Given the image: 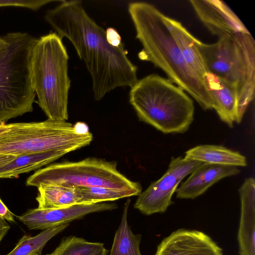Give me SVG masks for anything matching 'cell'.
<instances>
[{
    "label": "cell",
    "mask_w": 255,
    "mask_h": 255,
    "mask_svg": "<svg viewBox=\"0 0 255 255\" xmlns=\"http://www.w3.org/2000/svg\"><path fill=\"white\" fill-rule=\"evenodd\" d=\"M198 17L210 32L220 38H234L250 32L243 23L223 1L191 0Z\"/></svg>",
    "instance_id": "8fae6325"
},
{
    "label": "cell",
    "mask_w": 255,
    "mask_h": 255,
    "mask_svg": "<svg viewBox=\"0 0 255 255\" xmlns=\"http://www.w3.org/2000/svg\"><path fill=\"white\" fill-rule=\"evenodd\" d=\"M9 127V124H0V134L6 131Z\"/></svg>",
    "instance_id": "f546056e"
},
{
    "label": "cell",
    "mask_w": 255,
    "mask_h": 255,
    "mask_svg": "<svg viewBox=\"0 0 255 255\" xmlns=\"http://www.w3.org/2000/svg\"><path fill=\"white\" fill-rule=\"evenodd\" d=\"M67 154L61 151L24 154L0 166V178H17L19 175L38 170Z\"/></svg>",
    "instance_id": "2e32d148"
},
{
    "label": "cell",
    "mask_w": 255,
    "mask_h": 255,
    "mask_svg": "<svg viewBox=\"0 0 255 255\" xmlns=\"http://www.w3.org/2000/svg\"><path fill=\"white\" fill-rule=\"evenodd\" d=\"M129 13L142 49L141 60L161 69L168 79L191 95L204 110L213 109V101L204 80L186 63L164 19L165 15L150 3H129Z\"/></svg>",
    "instance_id": "7a4b0ae2"
},
{
    "label": "cell",
    "mask_w": 255,
    "mask_h": 255,
    "mask_svg": "<svg viewBox=\"0 0 255 255\" xmlns=\"http://www.w3.org/2000/svg\"><path fill=\"white\" fill-rule=\"evenodd\" d=\"M69 225L67 223L44 230L34 237L25 235L18 240L15 248L5 255H31L35 253L41 255L46 243Z\"/></svg>",
    "instance_id": "ffe728a7"
},
{
    "label": "cell",
    "mask_w": 255,
    "mask_h": 255,
    "mask_svg": "<svg viewBox=\"0 0 255 255\" xmlns=\"http://www.w3.org/2000/svg\"><path fill=\"white\" fill-rule=\"evenodd\" d=\"M197 45L208 71L236 91L237 123H241L255 90V42L250 32L222 37L212 44L198 39Z\"/></svg>",
    "instance_id": "5b68a950"
},
{
    "label": "cell",
    "mask_w": 255,
    "mask_h": 255,
    "mask_svg": "<svg viewBox=\"0 0 255 255\" xmlns=\"http://www.w3.org/2000/svg\"><path fill=\"white\" fill-rule=\"evenodd\" d=\"M214 109L220 120L229 127L237 123V99L235 90L223 80L211 73L204 76Z\"/></svg>",
    "instance_id": "5bb4252c"
},
{
    "label": "cell",
    "mask_w": 255,
    "mask_h": 255,
    "mask_svg": "<svg viewBox=\"0 0 255 255\" xmlns=\"http://www.w3.org/2000/svg\"><path fill=\"white\" fill-rule=\"evenodd\" d=\"M108 251L104 247L103 249L93 255H108Z\"/></svg>",
    "instance_id": "4dcf8cb0"
},
{
    "label": "cell",
    "mask_w": 255,
    "mask_h": 255,
    "mask_svg": "<svg viewBox=\"0 0 255 255\" xmlns=\"http://www.w3.org/2000/svg\"><path fill=\"white\" fill-rule=\"evenodd\" d=\"M0 217L9 222H14V215L5 206L0 197Z\"/></svg>",
    "instance_id": "484cf974"
},
{
    "label": "cell",
    "mask_w": 255,
    "mask_h": 255,
    "mask_svg": "<svg viewBox=\"0 0 255 255\" xmlns=\"http://www.w3.org/2000/svg\"></svg>",
    "instance_id": "d6a6232c"
},
{
    "label": "cell",
    "mask_w": 255,
    "mask_h": 255,
    "mask_svg": "<svg viewBox=\"0 0 255 255\" xmlns=\"http://www.w3.org/2000/svg\"><path fill=\"white\" fill-rule=\"evenodd\" d=\"M130 202L125 203L121 222L116 231L109 255H142L139 250L141 235L134 234L128 223V212Z\"/></svg>",
    "instance_id": "d6986e66"
},
{
    "label": "cell",
    "mask_w": 255,
    "mask_h": 255,
    "mask_svg": "<svg viewBox=\"0 0 255 255\" xmlns=\"http://www.w3.org/2000/svg\"><path fill=\"white\" fill-rule=\"evenodd\" d=\"M116 203L105 202L78 204L58 209H30L17 216V219L30 230H46L83 218L89 214L113 210L118 208Z\"/></svg>",
    "instance_id": "30bf717a"
},
{
    "label": "cell",
    "mask_w": 255,
    "mask_h": 255,
    "mask_svg": "<svg viewBox=\"0 0 255 255\" xmlns=\"http://www.w3.org/2000/svg\"><path fill=\"white\" fill-rule=\"evenodd\" d=\"M184 157L203 163L236 167L247 165L246 157L240 152L217 145L195 146L185 152Z\"/></svg>",
    "instance_id": "ac0fdd59"
},
{
    "label": "cell",
    "mask_w": 255,
    "mask_h": 255,
    "mask_svg": "<svg viewBox=\"0 0 255 255\" xmlns=\"http://www.w3.org/2000/svg\"><path fill=\"white\" fill-rule=\"evenodd\" d=\"M106 39L113 46L119 47L123 45L122 38L118 32L113 27H108L106 30Z\"/></svg>",
    "instance_id": "d4e9b609"
},
{
    "label": "cell",
    "mask_w": 255,
    "mask_h": 255,
    "mask_svg": "<svg viewBox=\"0 0 255 255\" xmlns=\"http://www.w3.org/2000/svg\"><path fill=\"white\" fill-rule=\"evenodd\" d=\"M154 255H223L222 249L201 231L179 229L165 238Z\"/></svg>",
    "instance_id": "7c38bea8"
},
{
    "label": "cell",
    "mask_w": 255,
    "mask_h": 255,
    "mask_svg": "<svg viewBox=\"0 0 255 255\" xmlns=\"http://www.w3.org/2000/svg\"><path fill=\"white\" fill-rule=\"evenodd\" d=\"M25 183L36 187L41 184H54L130 190L139 194L142 192L139 182L129 180L118 170L117 162L96 157L51 164L36 170Z\"/></svg>",
    "instance_id": "ba28073f"
},
{
    "label": "cell",
    "mask_w": 255,
    "mask_h": 255,
    "mask_svg": "<svg viewBox=\"0 0 255 255\" xmlns=\"http://www.w3.org/2000/svg\"><path fill=\"white\" fill-rule=\"evenodd\" d=\"M37 189L36 200L39 209L68 207L80 204L82 198L80 188L76 186L41 184Z\"/></svg>",
    "instance_id": "e0dca14e"
},
{
    "label": "cell",
    "mask_w": 255,
    "mask_h": 255,
    "mask_svg": "<svg viewBox=\"0 0 255 255\" xmlns=\"http://www.w3.org/2000/svg\"><path fill=\"white\" fill-rule=\"evenodd\" d=\"M16 156H17L10 154H0V166L10 162Z\"/></svg>",
    "instance_id": "83f0119b"
},
{
    "label": "cell",
    "mask_w": 255,
    "mask_h": 255,
    "mask_svg": "<svg viewBox=\"0 0 255 255\" xmlns=\"http://www.w3.org/2000/svg\"><path fill=\"white\" fill-rule=\"evenodd\" d=\"M104 248L103 243L71 236L63 238L53 252L46 255H93Z\"/></svg>",
    "instance_id": "7402d4cb"
},
{
    "label": "cell",
    "mask_w": 255,
    "mask_h": 255,
    "mask_svg": "<svg viewBox=\"0 0 255 255\" xmlns=\"http://www.w3.org/2000/svg\"><path fill=\"white\" fill-rule=\"evenodd\" d=\"M58 1L51 0H0V7L6 6L22 7L37 10L48 3Z\"/></svg>",
    "instance_id": "cb8c5ba5"
},
{
    "label": "cell",
    "mask_w": 255,
    "mask_h": 255,
    "mask_svg": "<svg viewBox=\"0 0 255 255\" xmlns=\"http://www.w3.org/2000/svg\"><path fill=\"white\" fill-rule=\"evenodd\" d=\"M203 163L181 156L172 157L165 173L141 192L134 208L145 215L165 212L173 203L172 195L180 182Z\"/></svg>",
    "instance_id": "9c48e42d"
},
{
    "label": "cell",
    "mask_w": 255,
    "mask_h": 255,
    "mask_svg": "<svg viewBox=\"0 0 255 255\" xmlns=\"http://www.w3.org/2000/svg\"><path fill=\"white\" fill-rule=\"evenodd\" d=\"M238 240L240 255H255V217L240 218Z\"/></svg>",
    "instance_id": "603a6c76"
},
{
    "label": "cell",
    "mask_w": 255,
    "mask_h": 255,
    "mask_svg": "<svg viewBox=\"0 0 255 255\" xmlns=\"http://www.w3.org/2000/svg\"><path fill=\"white\" fill-rule=\"evenodd\" d=\"M45 19L59 36L72 43L85 63L96 101L117 88L131 87L137 82V67L123 44L114 47L108 43L106 31L88 14L81 1L61 0L46 12Z\"/></svg>",
    "instance_id": "6da1fadb"
},
{
    "label": "cell",
    "mask_w": 255,
    "mask_h": 255,
    "mask_svg": "<svg viewBox=\"0 0 255 255\" xmlns=\"http://www.w3.org/2000/svg\"><path fill=\"white\" fill-rule=\"evenodd\" d=\"M39 255V254H38V253H35V254H32V255Z\"/></svg>",
    "instance_id": "1f68e13d"
},
{
    "label": "cell",
    "mask_w": 255,
    "mask_h": 255,
    "mask_svg": "<svg viewBox=\"0 0 255 255\" xmlns=\"http://www.w3.org/2000/svg\"><path fill=\"white\" fill-rule=\"evenodd\" d=\"M9 229V225L5 221V220L0 217V244L2 239L7 234Z\"/></svg>",
    "instance_id": "4316f807"
},
{
    "label": "cell",
    "mask_w": 255,
    "mask_h": 255,
    "mask_svg": "<svg viewBox=\"0 0 255 255\" xmlns=\"http://www.w3.org/2000/svg\"><path fill=\"white\" fill-rule=\"evenodd\" d=\"M240 172L236 166L203 163L176 190L179 199H195L221 179Z\"/></svg>",
    "instance_id": "4fadbf2b"
},
{
    "label": "cell",
    "mask_w": 255,
    "mask_h": 255,
    "mask_svg": "<svg viewBox=\"0 0 255 255\" xmlns=\"http://www.w3.org/2000/svg\"><path fill=\"white\" fill-rule=\"evenodd\" d=\"M68 59L62 38L55 32L35 39L29 62L31 85L37 97L35 102L50 120L68 119Z\"/></svg>",
    "instance_id": "3957f363"
},
{
    "label": "cell",
    "mask_w": 255,
    "mask_h": 255,
    "mask_svg": "<svg viewBox=\"0 0 255 255\" xmlns=\"http://www.w3.org/2000/svg\"><path fill=\"white\" fill-rule=\"evenodd\" d=\"M4 36L7 45L0 52V124L32 112L36 96L29 67L35 38L23 32Z\"/></svg>",
    "instance_id": "8992f818"
},
{
    "label": "cell",
    "mask_w": 255,
    "mask_h": 255,
    "mask_svg": "<svg viewBox=\"0 0 255 255\" xmlns=\"http://www.w3.org/2000/svg\"><path fill=\"white\" fill-rule=\"evenodd\" d=\"M164 19L186 63L196 74L204 79V75L208 71L197 45L198 39L193 36L180 22L166 15Z\"/></svg>",
    "instance_id": "9a60e30c"
},
{
    "label": "cell",
    "mask_w": 255,
    "mask_h": 255,
    "mask_svg": "<svg viewBox=\"0 0 255 255\" xmlns=\"http://www.w3.org/2000/svg\"><path fill=\"white\" fill-rule=\"evenodd\" d=\"M93 139L88 128L79 129L77 123L48 119L11 123L0 134V154L18 156L49 151L68 153L89 145Z\"/></svg>",
    "instance_id": "52a82bcc"
},
{
    "label": "cell",
    "mask_w": 255,
    "mask_h": 255,
    "mask_svg": "<svg viewBox=\"0 0 255 255\" xmlns=\"http://www.w3.org/2000/svg\"><path fill=\"white\" fill-rule=\"evenodd\" d=\"M7 45V41L5 36H0V52Z\"/></svg>",
    "instance_id": "f1b7e54d"
},
{
    "label": "cell",
    "mask_w": 255,
    "mask_h": 255,
    "mask_svg": "<svg viewBox=\"0 0 255 255\" xmlns=\"http://www.w3.org/2000/svg\"><path fill=\"white\" fill-rule=\"evenodd\" d=\"M82 198L80 204H94L107 201H113L126 197L138 196L136 191L109 188L103 187H78Z\"/></svg>",
    "instance_id": "44dd1931"
},
{
    "label": "cell",
    "mask_w": 255,
    "mask_h": 255,
    "mask_svg": "<svg viewBox=\"0 0 255 255\" xmlns=\"http://www.w3.org/2000/svg\"><path fill=\"white\" fill-rule=\"evenodd\" d=\"M129 102L140 121L165 134L185 132L194 119L193 100L157 74L146 76L131 87Z\"/></svg>",
    "instance_id": "277c9868"
}]
</instances>
